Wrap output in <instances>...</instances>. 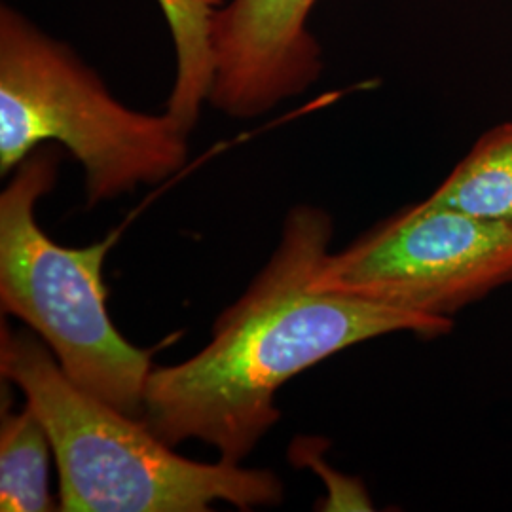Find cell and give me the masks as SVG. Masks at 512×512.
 <instances>
[{
	"label": "cell",
	"mask_w": 512,
	"mask_h": 512,
	"mask_svg": "<svg viewBox=\"0 0 512 512\" xmlns=\"http://www.w3.org/2000/svg\"><path fill=\"white\" fill-rule=\"evenodd\" d=\"M332 234L327 211L294 207L274 255L220 313L211 342L184 363L150 370L141 418L165 444L200 440L239 465L281 420L275 393L296 374L385 334L452 332L454 319L317 289Z\"/></svg>",
	"instance_id": "obj_1"
},
{
	"label": "cell",
	"mask_w": 512,
	"mask_h": 512,
	"mask_svg": "<svg viewBox=\"0 0 512 512\" xmlns=\"http://www.w3.org/2000/svg\"><path fill=\"white\" fill-rule=\"evenodd\" d=\"M0 372L44 423L59 473V511L207 512L277 507L283 482L264 469L183 458L143 418L74 384L33 330L0 332Z\"/></svg>",
	"instance_id": "obj_2"
},
{
	"label": "cell",
	"mask_w": 512,
	"mask_h": 512,
	"mask_svg": "<svg viewBox=\"0 0 512 512\" xmlns=\"http://www.w3.org/2000/svg\"><path fill=\"white\" fill-rule=\"evenodd\" d=\"M188 135L167 112L122 105L69 44L0 6V175L57 143L82 165L92 207L173 177L188 160Z\"/></svg>",
	"instance_id": "obj_3"
},
{
	"label": "cell",
	"mask_w": 512,
	"mask_h": 512,
	"mask_svg": "<svg viewBox=\"0 0 512 512\" xmlns=\"http://www.w3.org/2000/svg\"><path fill=\"white\" fill-rule=\"evenodd\" d=\"M59 164L52 143L38 147L0 194V306L42 338L74 384L141 418L152 353L129 344L107 313L103 264L114 236L71 249L35 217Z\"/></svg>",
	"instance_id": "obj_4"
},
{
	"label": "cell",
	"mask_w": 512,
	"mask_h": 512,
	"mask_svg": "<svg viewBox=\"0 0 512 512\" xmlns=\"http://www.w3.org/2000/svg\"><path fill=\"white\" fill-rule=\"evenodd\" d=\"M509 283L512 228L427 200L330 253L313 281L321 291L435 319H454Z\"/></svg>",
	"instance_id": "obj_5"
},
{
	"label": "cell",
	"mask_w": 512,
	"mask_h": 512,
	"mask_svg": "<svg viewBox=\"0 0 512 512\" xmlns=\"http://www.w3.org/2000/svg\"><path fill=\"white\" fill-rule=\"evenodd\" d=\"M317 0H228L211 25L209 103L230 118H256L302 95L323 73L310 31Z\"/></svg>",
	"instance_id": "obj_6"
},
{
	"label": "cell",
	"mask_w": 512,
	"mask_h": 512,
	"mask_svg": "<svg viewBox=\"0 0 512 512\" xmlns=\"http://www.w3.org/2000/svg\"><path fill=\"white\" fill-rule=\"evenodd\" d=\"M425 200L512 228V122L488 129Z\"/></svg>",
	"instance_id": "obj_7"
},
{
	"label": "cell",
	"mask_w": 512,
	"mask_h": 512,
	"mask_svg": "<svg viewBox=\"0 0 512 512\" xmlns=\"http://www.w3.org/2000/svg\"><path fill=\"white\" fill-rule=\"evenodd\" d=\"M177 54L175 84L165 112L192 131L213 84L211 25L222 0H158Z\"/></svg>",
	"instance_id": "obj_8"
},
{
	"label": "cell",
	"mask_w": 512,
	"mask_h": 512,
	"mask_svg": "<svg viewBox=\"0 0 512 512\" xmlns=\"http://www.w3.org/2000/svg\"><path fill=\"white\" fill-rule=\"evenodd\" d=\"M52 440L35 410L4 412L0 429V511H59L50 495Z\"/></svg>",
	"instance_id": "obj_9"
},
{
	"label": "cell",
	"mask_w": 512,
	"mask_h": 512,
	"mask_svg": "<svg viewBox=\"0 0 512 512\" xmlns=\"http://www.w3.org/2000/svg\"><path fill=\"white\" fill-rule=\"evenodd\" d=\"M329 442L321 439L294 440L291 448V461L300 467L315 469L329 486V497L323 511H370L372 503L366 494L365 486L359 478L342 476L332 471L323 461V454L329 450Z\"/></svg>",
	"instance_id": "obj_10"
}]
</instances>
